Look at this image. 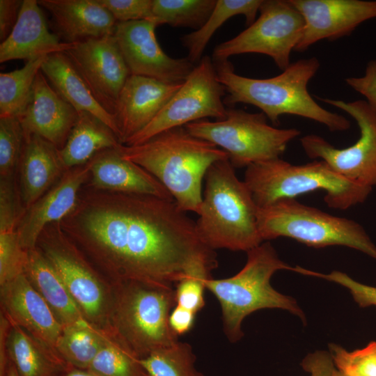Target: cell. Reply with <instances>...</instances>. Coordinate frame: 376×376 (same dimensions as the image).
Listing matches in <instances>:
<instances>
[{"label":"cell","instance_id":"46","mask_svg":"<svg viewBox=\"0 0 376 376\" xmlns=\"http://www.w3.org/2000/svg\"><path fill=\"white\" fill-rule=\"evenodd\" d=\"M10 327L11 322L1 312L0 318V376H6L10 363L7 341Z\"/></svg>","mask_w":376,"mask_h":376},{"label":"cell","instance_id":"34","mask_svg":"<svg viewBox=\"0 0 376 376\" xmlns=\"http://www.w3.org/2000/svg\"><path fill=\"white\" fill-rule=\"evenodd\" d=\"M195 361L191 346L180 341L139 359L148 376H204L196 370Z\"/></svg>","mask_w":376,"mask_h":376},{"label":"cell","instance_id":"14","mask_svg":"<svg viewBox=\"0 0 376 376\" xmlns=\"http://www.w3.org/2000/svg\"><path fill=\"white\" fill-rule=\"evenodd\" d=\"M157 26L148 20L117 22L113 36L130 75L182 84L195 65L187 57L168 56L157 40Z\"/></svg>","mask_w":376,"mask_h":376},{"label":"cell","instance_id":"38","mask_svg":"<svg viewBox=\"0 0 376 376\" xmlns=\"http://www.w3.org/2000/svg\"><path fill=\"white\" fill-rule=\"evenodd\" d=\"M13 176L1 178L0 231L17 230L24 214L19 194L17 193Z\"/></svg>","mask_w":376,"mask_h":376},{"label":"cell","instance_id":"43","mask_svg":"<svg viewBox=\"0 0 376 376\" xmlns=\"http://www.w3.org/2000/svg\"><path fill=\"white\" fill-rule=\"evenodd\" d=\"M301 365L309 376H334L336 370L329 352L321 350L308 354Z\"/></svg>","mask_w":376,"mask_h":376},{"label":"cell","instance_id":"32","mask_svg":"<svg viewBox=\"0 0 376 376\" xmlns=\"http://www.w3.org/2000/svg\"><path fill=\"white\" fill-rule=\"evenodd\" d=\"M217 0H152V20L157 26L197 30L207 21Z\"/></svg>","mask_w":376,"mask_h":376},{"label":"cell","instance_id":"25","mask_svg":"<svg viewBox=\"0 0 376 376\" xmlns=\"http://www.w3.org/2000/svg\"><path fill=\"white\" fill-rule=\"evenodd\" d=\"M41 71L58 93L78 113L87 112L97 117L120 140V131L115 116L99 102L65 52L47 56L42 64Z\"/></svg>","mask_w":376,"mask_h":376},{"label":"cell","instance_id":"13","mask_svg":"<svg viewBox=\"0 0 376 376\" xmlns=\"http://www.w3.org/2000/svg\"><path fill=\"white\" fill-rule=\"evenodd\" d=\"M38 244L87 321L104 331L102 328L109 319L111 302L102 283L63 233L59 222L52 223L43 229Z\"/></svg>","mask_w":376,"mask_h":376},{"label":"cell","instance_id":"18","mask_svg":"<svg viewBox=\"0 0 376 376\" xmlns=\"http://www.w3.org/2000/svg\"><path fill=\"white\" fill-rule=\"evenodd\" d=\"M3 313L54 353L63 325L25 274L0 285Z\"/></svg>","mask_w":376,"mask_h":376},{"label":"cell","instance_id":"4","mask_svg":"<svg viewBox=\"0 0 376 376\" xmlns=\"http://www.w3.org/2000/svg\"><path fill=\"white\" fill-rule=\"evenodd\" d=\"M205 186L196 230L210 249L248 251L263 243L256 205L244 181L236 176L229 159L214 163Z\"/></svg>","mask_w":376,"mask_h":376},{"label":"cell","instance_id":"26","mask_svg":"<svg viewBox=\"0 0 376 376\" xmlns=\"http://www.w3.org/2000/svg\"><path fill=\"white\" fill-rule=\"evenodd\" d=\"M24 274L63 327L90 324L54 267L37 247L28 251Z\"/></svg>","mask_w":376,"mask_h":376},{"label":"cell","instance_id":"21","mask_svg":"<svg viewBox=\"0 0 376 376\" xmlns=\"http://www.w3.org/2000/svg\"><path fill=\"white\" fill-rule=\"evenodd\" d=\"M75 42H61L49 31L41 6L36 0H23L13 31L0 44V62L22 59L26 62L65 52Z\"/></svg>","mask_w":376,"mask_h":376},{"label":"cell","instance_id":"15","mask_svg":"<svg viewBox=\"0 0 376 376\" xmlns=\"http://www.w3.org/2000/svg\"><path fill=\"white\" fill-rule=\"evenodd\" d=\"M110 113L130 75L113 35L79 41L65 52Z\"/></svg>","mask_w":376,"mask_h":376},{"label":"cell","instance_id":"9","mask_svg":"<svg viewBox=\"0 0 376 376\" xmlns=\"http://www.w3.org/2000/svg\"><path fill=\"white\" fill-rule=\"evenodd\" d=\"M263 113H249L228 108L223 120L203 119L185 127L192 135L224 150L235 167L276 159L288 144L301 132L295 128L279 129L269 125Z\"/></svg>","mask_w":376,"mask_h":376},{"label":"cell","instance_id":"30","mask_svg":"<svg viewBox=\"0 0 376 376\" xmlns=\"http://www.w3.org/2000/svg\"><path fill=\"white\" fill-rule=\"evenodd\" d=\"M107 334L91 324L63 327L56 352L69 366L87 370L104 343Z\"/></svg>","mask_w":376,"mask_h":376},{"label":"cell","instance_id":"27","mask_svg":"<svg viewBox=\"0 0 376 376\" xmlns=\"http://www.w3.org/2000/svg\"><path fill=\"white\" fill-rule=\"evenodd\" d=\"M122 144L115 133L102 121L87 112L79 113L64 146L58 150L65 171L84 165L97 153Z\"/></svg>","mask_w":376,"mask_h":376},{"label":"cell","instance_id":"36","mask_svg":"<svg viewBox=\"0 0 376 376\" xmlns=\"http://www.w3.org/2000/svg\"><path fill=\"white\" fill-rule=\"evenodd\" d=\"M329 353L337 370L345 375L376 376V341L351 352L340 345L331 344Z\"/></svg>","mask_w":376,"mask_h":376},{"label":"cell","instance_id":"29","mask_svg":"<svg viewBox=\"0 0 376 376\" xmlns=\"http://www.w3.org/2000/svg\"><path fill=\"white\" fill-rule=\"evenodd\" d=\"M263 0H217L210 17L198 29L181 38L182 45L187 49V58L192 62L200 61L210 40L217 30L227 20L235 15H244L246 24L251 25Z\"/></svg>","mask_w":376,"mask_h":376},{"label":"cell","instance_id":"33","mask_svg":"<svg viewBox=\"0 0 376 376\" xmlns=\"http://www.w3.org/2000/svg\"><path fill=\"white\" fill-rule=\"evenodd\" d=\"M87 370L96 376H148L139 358L111 331Z\"/></svg>","mask_w":376,"mask_h":376},{"label":"cell","instance_id":"20","mask_svg":"<svg viewBox=\"0 0 376 376\" xmlns=\"http://www.w3.org/2000/svg\"><path fill=\"white\" fill-rule=\"evenodd\" d=\"M182 84L130 75L120 93L114 111L120 143L124 144L148 125Z\"/></svg>","mask_w":376,"mask_h":376},{"label":"cell","instance_id":"39","mask_svg":"<svg viewBox=\"0 0 376 376\" xmlns=\"http://www.w3.org/2000/svg\"><path fill=\"white\" fill-rule=\"evenodd\" d=\"M292 271L330 281L345 287L351 293L354 300L361 307L376 306V287L361 283L345 273L333 271L329 274H322L296 266Z\"/></svg>","mask_w":376,"mask_h":376},{"label":"cell","instance_id":"35","mask_svg":"<svg viewBox=\"0 0 376 376\" xmlns=\"http://www.w3.org/2000/svg\"><path fill=\"white\" fill-rule=\"evenodd\" d=\"M24 143V130L17 116L0 118V175L13 176Z\"/></svg>","mask_w":376,"mask_h":376},{"label":"cell","instance_id":"8","mask_svg":"<svg viewBox=\"0 0 376 376\" xmlns=\"http://www.w3.org/2000/svg\"><path fill=\"white\" fill-rule=\"evenodd\" d=\"M257 224L263 241L284 237L315 248L344 246L376 259V246L359 223L304 205L295 198L258 207Z\"/></svg>","mask_w":376,"mask_h":376},{"label":"cell","instance_id":"23","mask_svg":"<svg viewBox=\"0 0 376 376\" xmlns=\"http://www.w3.org/2000/svg\"><path fill=\"white\" fill-rule=\"evenodd\" d=\"M68 42L113 35L117 22L99 0H40Z\"/></svg>","mask_w":376,"mask_h":376},{"label":"cell","instance_id":"5","mask_svg":"<svg viewBox=\"0 0 376 376\" xmlns=\"http://www.w3.org/2000/svg\"><path fill=\"white\" fill-rule=\"evenodd\" d=\"M244 181L258 207L323 190L329 207L345 210L363 203L373 189L343 177L322 160L297 165L279 158L253 164L246 168Z\"/></svg>","mask_w":376,"mask_h":376},{"label":"cell","instance_id":"7","mask_svg":"<svg viewBox=\"0 0 376 376\" xmlns=\"http://www.w3.org/2000/svg\"><path fill=\"white\" fill-rule=\"evenodd\" d=\"M116 283L109 330L138 358L178 341L169 324L170 313L176 305L173 284L132 280Z\"/></svg>","mask_w":376,"mask_h":376},{"label":"cell","instance_id":"44","mask_svg":"<svg viewBox=\"0 0 376 376\" xmlns=\"http://www.w3.org/2000/svg\"><path fill=\"white\" fill-rule=\"evenodd\" d=\"M23 0H0V40L8 38L15 26Z\"/></svg>","mask_w":376,"mask_h":376},{"label":"cell","instance_id":"2","mask_svg":"<svg viewBox=\"0 0 376 376\" xmlns=\"http://www.w3.org/2000/svg\"><path fill=\"white\" fill-rule=\"evenodd\" d=\"M117 150L154 176L181 210L197 214L207 170L218 161L229 159L226 152L192 135L185 126L164 131L141 144H120Z\"/></svg>","mask_w":376,"mask_h":376},{"label":"cell","instance_id":"3","mask_svg":"<svg viewBox=\"0 0 376 376\" xmlns=\"http://www.w3.org/2000/svg\"><path fill=\"white\" fill-rule=\"evenodd\" d=\"M213 62L218 79L228 93L224 104L253 105L275 125L279 124L281 116L294 115L324 125L331 132H343L350 127L346 118L324 109L308 91V82L320 68L315 57L298 60L281 74L267 79L237 75L228 60Z\"/></svg>","mask_w":376,"mask_h":376},{"label":"cell","instance_id":"49","mask_svg":"<svg viewBox=\"0 0 376 376\" xmlns=\"http://www.w3.org/2000/svg\"><path fill=\"white\" fill-rule=\"evenodd\" d=\"M334 376H349V375H345V374H344V373L340 372V371H339L338 370H337V368H336V370L335 372H334Z\"/></svg>","mask_w":376,"mask_h":376},{"label":"cell","instance_id":"37","mask_svg":"<svg viewBox=\"0 0 376 376\" xmlns=\"http://www.w3.org/2000/svg\"><path fill=\"white\" fill-rule=\"evenodd\" d=\"M27 259L17 230L0 231V285L24 274Z\"/></svg>","mask_w":376,"mask_h":376},{"label":"cell","instance_id":"17","mask_svg":"<svg viewBox=\"0 0 376 376\" xmlns=\"http://www.w3.org/2000/svg\"><path fill=\"white\" fill-rule=\"evenodd\" d=\"M91 167V159L65 171L58 181L25 211L17 228L24 249H36L43 229L61 221L75 209L79 192L90 177Z\"/></svg>","mask_w":376,"mask_h":376},{"label":"cell","instance_id":"28","mask_svg":"<svg viewBox=\"0 0 376 376\" xmlns=\"http://www.w3.org/2000/svg\"><path fill=\"white\" fill-rule=\"evenodd\" d=\"M7 349L9 359L20 376H58L69 367L58 355L12 323Z\"/></svg>","mask_w":376,"mask_h":376},{"label":"cell","instance_id":"10","mask_svg":"<svg viewBox=\"0 0 376 376\" xmlns=\"http://www.w3.org/2000/svg\"><path fill=\"white\" fill-rule=\"evenodd\" d=\"M259 17L245 30L217 45L213 61H224L242 54L271 57L281 70L290 65V55L300 40L304 20L290 0H263Z\"/></svg>","mask_w":376,"mask_h":376},{"label":"cell","instance_id":"16","mask_svg":"<svg viewBox=\"0 0 376 376\" xmlns=\"http://www.w3.org/2000/svg\"><path fill=\"white\" fill-rule=\"evenodd\" d=\"M301 14L304 28L295 51L304 52L323 40L350 35L362 22L376 18V1L290 0Z\"/></svg>","mask_w":376,"mask_h":376},{"label":"cell","instance_id":"31","mask_svg":"<svg viewBox=\"0 0 376 376\" xmlns=\"http://www.w3.org/2000/svg\"><path fill=\"white\" fill-rule=\"evenodd\" d=\"M47 56L26 62L21 68L0 73V118L19 117L30 100L36 77Z\"/></svg>","mask_w":376,"mask_h":376},{"label":"cell","instance_id":"47","mask_svg":"<svg viewBox=\"0 0 376 376\" xmlns=\"http://www.w3.org/2000/svg\"><path fill=\"white\" fill-rule=\"evenodd\" d=\"M58 376H96L88 370L75 368L71 366L63 370Z\"/></svg>","mask_w":376,"mask_h":376},{"label":"cell","instance_id":"24","mask_svg":"<svg viewBox=\"0 0 376 376\" xmlns=\"http://www.w3.org/2000/svg\"><path fill=\"white\" fill-rule=\"evenodd\" d=\"M19 164V194L26 210L43 196L65 171L57 148L35 134L24 136Z\"/></svg>","mask_w":376,"mask_h":376},{"label":"cell","instance_id":"6","mask_svg":"<svg viewBox=\"0 0 376 376\" xmlns=\"http://www.w3.org/2000/svg\"><path fill=\"white\" fill-rule=\"evenodd\" d=\"M290 269L267 242L247 251L246 263L235 275L222 279H205V288L220 304L224 329L231 342L243 336L244 319L260 309L287 310L305 322V315L296 301L279 292L270 284L276 272Z\"/></svg>","mask_w":376,"mask_h":376},{"label":"cell","instance_id":"11","mask_svg":"<svg viewBox=\"0 0 376 376\" xmlns=\"http://www.w3.org/2000/svg\"><path fill=\"white\" fill-rule=\"evenodd\" d=\"M225 94L212 59L203 56L155 118L124 145L141 144L164 131L207 118L224 119Z\"/></svg>","mask_w":376,"mask_h":376},{"label":"cell","instance_id":"1","mask_svg":"<svg viewBox=\"0 0 376 376\" xmlns=\"http://www.w3.org/2000/svg\"><path fill=\"white\" fill-rule=\"evenodd\" d=\"M59 224L116 283L173 284L188 276L210 278L217 266L214 250L173 199L96 189L86 183L76 207Z\"/></svg>","mask_w":376,"mask_h":376},{"label":"cell","instance_id":"42","mask_svg":"<svg viewBox=\"0 0 376 376\" xmlns=\"http://www.w3.org/2000/svg\"><path fill=\"white\" fill-rule=\"evenodd\" d=\"M346 83L366 99V102L376 109V60L370 61L365 73L359 77H348Z\"/></svg>","mask_w":376,"mask_h":376},{"label":"cell","instance_id":"19","mask_svg":"<svg viewBox=\"0 0 376 376\" xmlns=\"http://www.w3.org/2000/svg\"><path fill=\"white\" fill-rule=\"evenodd\" d=\"M78 116L76 109L58 93L40 70L29 103L18 117L24 136L38 135L61 149Z\"/></svg>","mask_w":376,"mask_h":376},{"label":"cell","instance_id":"45","mask_svg":"<svg viewBox=\"0 0 376 376\" xmlns=\"http://www.w3.org/2000/svg\"><path fill=\"white\" fill-rule=\"evenodd\" d=\"M196 313L182 306L175 305L170 313L169 324L178 336L185 334L193 327Z\"/></svg>","mask_w":376,"mask_h":376},{"label":"cell","instance_id":"48","mask_svg":"<svg viewBox=\"0 0 376 376\" xmlns=\"http://www.w3.org/2000/svg\"><path fill=\"white\" fill-rule=\"evenodd\" d=\"M6 376H20L15 366L10 361L6 371Z\"/></svg>","mask_w":376,"mask_h":376},{"label":"cell","instance_id":"41","mask_svg":"<svg viewBox=\"0 0 376 376\" xmlns=\"http://www.w3.org/2000/svg\"><path fill=\"white\" fill-rule=\"evenodd\" d=\"M209 279V278H208ZM207 278L188 276L176 283V305L197 313L205 306V281Z\"/></svg>","mask_w":376,"mask_h":376},{"label":"cell","instance_id":"22","mask_svg":"<svg viewBox=\"0 0 376 376\" xmlns=\"http://www.w3.org/2000/svg\"><path fill=\"white\" fill-rule=\"evenodd\" d=\"M87 185L94 189L152 195L173 199L167 189L150 173L124 159L116 148L97 153L91 159Z\"/></svg>","mask_w":376,"mask_h":376},{"label":"cell","instance_id":"40","mask_svg":"<svg viewBox=\"0 0 376 376\" xmlns=\"http://www.w3.org/2000/svg\"><path fill=\"white\" fill-rule=\"evenodd\" d=\"M117 22L152 20V0H99Z\"/></svg>","mask_w":376,"mask_h":376},{"label":"cell","instance_id":"12","mask_svg":"<svg viewBox=\"0 0 376 376\" xmlns=\"http://www.w3.org/2000/svg\"><path fill=\"white\" fill-rule=\"evenodd\" d=\"M318 99L352 116L360 136L353 145L345 148H336L316 134L304 136L300 141L306 155L325 162L344 178L373 188L376 185V109L366 100Z\"/></svg>","mask_w":376,"mask_h":376}]
</instances>
